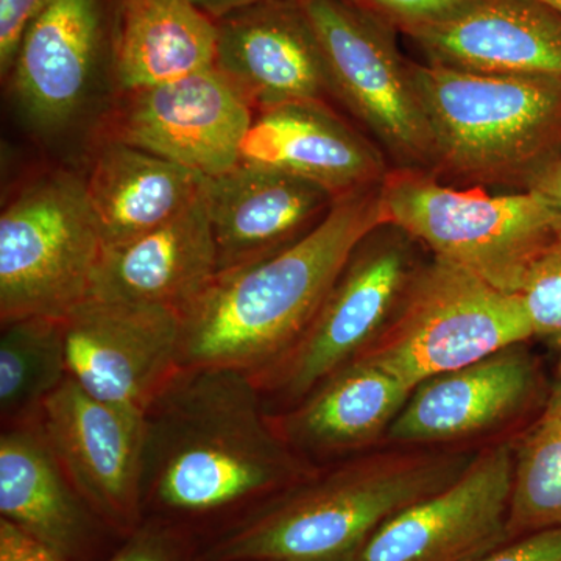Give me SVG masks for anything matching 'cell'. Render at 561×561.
Masks as SVG:
<instances>
[{"mask_svg": "<svg viewBox=\"0 0 561 561\" xmlns=\"http://www.w3.org/2000/svg\"><path fill=\"white\" fill-rule=\"evenodd\" d=\"M373 20L404 33L409 38L416 33L448 21L476 0H342Z\"/></svg>", "mask_w": 561, "mask_h": 561, "instance_id": "83f0119b", "label": "cell"}, {"mask_svg": "<svg viewBox=\"0 0 561 561\" xmlns=\"http://www.w3.org/2000/svg\"><path fill=\"white\" fill-rule=\"evenodd\" d=\"M443 183L513 186L561 146V80L412 61Z\"/></svg>", "mask_w": 561, "mask_h": 561, "instance_id": "277c9868", "label": "cell"}, {"mask_svg": "<svg viewBox=\"0 0 561 561\" xmlns=\"http://www.w3.org/2000/svg\"><path fill=\"white\" fill-rule=\"evenodd\" d=\"M538 2L546 3V5L551 7V9L559 11L561 14V0H538Z\"/></svg>", "mask_w": 561, "mask_h": 561, "instance_id": "d590c367", "label": "cell"}, {"mask_svg": "<svg viewBox=\"0 0 561 561\" xmlns=\"http://www.w3.org/2000/svg\"><path fill=\"white\" fill-rule=\"evenodd\" d=\"M534 337L561 348V230L531 265L518 294Z\"/></svg>", "mask_w": 561, "mask_h": 561, "instance_id": "4316f807", "label": "cell"}, {"mask_svg": "<svg viewBox=\"0 0 561 561\" xmlns=\"http://www.w3.org/2000/svg\"><path fill=\"white\" fill-rule=\"evenodd\" d=\"M423 245L391 221L373 228L346 261L316 319L267 370L253 376L264 400L294 405L356 359L390 323L421 265Z\"/></svg>", "mask_w": 561, "mask_h": 561, "instance_id": "ba28073f", "label": "cell"}, {"mask_svg": "<svg viewBox=\"0 0 561 561\" xmlns=\"http://www.w3.org/2000/svg\"><path fill=\"white\" fill-rule=\"evenodd\" d=\"M0 561H72L28 531L0 518Z\"/></svg>", "mask_w": 561, "mask_h": 561, "instance_id": "1f68e13d", "label": "cell"}, {"mask_svg": "<svg viewBox=\"0 0 561 561\" xmlns=\"http://www.w3.org/2000/svg\"><path fill=\"white\" fill-rule=\"evenodd\" d=\"M250 373L180 367L146 411L144 508L197 519L253 507L312 474Z\"/></svg>", "mask_w": 561, "mask_h": 561, "instance_id": "6da1fadb", "label": "cell"}, {"mask_svg": "<svg viewBox=\"0 0 561 561\" xmlns=\"http://www.w3.org/2000/svg\"><path fill=\"white\" fill-rule=\"evenodd\" d=\"M515 449L508 443L472 457L459 478L382 524L359 561H474L511 538Z\"/></svg>", "mask_w": 561, "mask_h": 561, "instance_id": "4fadbf2b", "label": "cell"}, {"mask_svg": "<svg viewBox=\"0 0 561 561\" xmlns=\"http://www.w3.org/2000/svg\"><path fill=\"white\" fill-rule=\"evenodd\" d=\"M68 375L99 400L146 413L181 367L172 309L87 298L61 319Z\"/></svg>", "mask_w": 561, "mask_h": 561, "instance_id": "7c38bea8", "label": "cell"}, {"mask_svg": "<svg viewBox=\"0 0 561 561\" xmlns=\"http://www.w3.org/2000/svg\"><path fill=\"white\" fill-rule=\"evenodd\" d=\"M471 460L409 449L312 472L238 516L197 561H359L382 524L456 481Z\"/></svg>", "mask_w": 561, "mask_h": 561, "instance_id": "3957f363", "label": "cell"}, {"mask_svg": "<svg viewBox=\"0 0 561 561\" xmlns=\"http://www.w3.org/2000/svg\"><path fill=\"white\" fill-rule=\"evenodd\" d=\"M106 0H49L22 36L9 79L27 119L57 131L81 113L105 54Z\"/></svg>", "mask_w": 561, "mask_h": 561, "instance_id": "9a60e30c", "label": "cell"}, {"mask_svg": "<svg viewBox=\"0 0 561 561\" xmlns=\"http://www.w3.org/2000/svg\"><path fill=\"white\" fill-rule=\"evenodd\" d=\"M381 192L387 221L408 231L432 256L508 294H518L531 265L561 230V213L537 192L459 190L415 169H390Z\"/></svg>", "mask_w": 561, "mask_h": 561, "instance_id": "5b68a950", "label": "cell"}, {"mask_svg": "<svg viewBox=\"0 0 561 561\" xmlns=\"http://www.w3.org/2000/svg\"><path fill=\"white\" fill-rule=\"evenodd\" d=\"M103 239L83 176L44 173L0 216V320L62 319L90 298Z\"/></svg>", "mask_w": 561, "mask_h": 561, "instance_id": "52a82bcc", "label": "cell"}, {"mask_svg": "<svg viewBox=\"0 0 561 561\" xmlns=\"http://www.w3.org/2000/svg\"><path fill=\"white\" fill-rule=\"evenodd\" d=\"M49 0H0V72L9 77L22 36Z\"/></svg>", "mask_w": 561, "mask_h": 561, "instance_id": "f546056e", "label": "cell"}, {"mask_svg": "<svg viewBox=\"0 0 561 561\" xmlns=\"http://www.w3.org/2000/svg\"><path fill=\"white\" fill-rule=\"evenodd\" d=\"M300 2L323 50L332 98L370 133L391 169L432 172L431 125L397 32L342 0Z\"/></svg>", "mask_w": 561, "mask_h": 561, "instance_id": "9c48e42d", "label": "cell"}, {"mask_svg": "<svg viewBox=\"0 0 561 561\" xmlns=\"http://www.w3.org/2000/svg\"><path fill=\"white\" fill-rule=\"evenodd\" d=\"M538 371L522 345L434 376L412 391L387 432L398 446L449 445L516 419L534 400Z\"/></svg>", "mask_w": 561, "mask_h": 561, "instance_id": "e0dca14e", "label": "cell"}, {"mask_svg": "<svg viewBox=\"0 0 561 561\" xmlns=\"http://www.w3.org/2000/svg\"><path fill=\"white\" fill-rule=\"evenodd\" d=\"M411 39L443 68L561 80V14L538 0H476Z\"/></svg>", "mask_w": 561, "mask_h": 561, "instance_id": "d6986e66", "label": "cell"}, {"mask_svg": "<svg viewBox=\"0 0 561 561\" xmlns=\"http://www.w3.org/2000/svg\"><path fill=\"white\" fill-rule=\"evenodd\" d=\"M534 330L522 298L431 256L379 337L356 359L415 390L420 383L522 345Z\"/></svg>", "mask_w": 561, "mask_h": 561, "instance_id": "8992f818", "label": "cell"}, {"mask_svg": "<svg viewBox=\"0 0 561 561\" xmlns=\"http://www.w3.org/2000/svg\"><path fill=\"white\" fill-rule=\"evenodd\" d=\"M561 527V419L542 416L515 449L511 538Z\"/></svg>", "mask_w": 561, "mask_h": 561, "instance_id": "484cf974", "label": "cell"}, {"mask_svg": "<svg viewBox=\"0 0 561 561\" xmlns=\"http://www.w3.org/2000/svg\"><path fill=\"white\" fill-rule=\"evenodd\" d=\"M546 416H557V419H561V376L559 381H557L556 386L549 394L548 405H546Z\"/></svg>", "mask_w": 561, "mask_h": 561, "instance_id": "e575fe53", "label": "cell"}, {"mask_svg": "<svg viewBox=\"0 0 561 561\" xmlns=\"http://www.w3.org/2000/svg\"><path fill=\"white\" fill-rule=\"evenodd\" d=\"M194 2L217 21L227 16L231 11L241 10L243 7L253 5V3L265 2V0H194Z\"/></svg>", "mask_w": 561, "mask_h": 561, "instance_id": "836d02e7", "label": "cell"}, {"mask_svg": "<svg viewBox=\"0 0 561 561\" xmlns=\"http://www.w3.org/2000/svg\"><path fill=\"white\" fill-rule=\"evenodd\" d=\"M219 273L205 192L198 201L140 238L103 250L90 298L161 306L183 312Z\"/></svg>", "mask_w": 561, "mask_h": 561, "instance_id": "ffe728a7", "label": "cell"}, {"mask_svg": "<svg viewBox=\"0 0 561 561\" xmlns=\"http://www.w3.org/2000/svg\"><path fill=\"white\" fill-rule=\"evenodd\" d=\"M124 538L105 561H197L198 549L181 524L171 519L153 516Z\"/></svg>", "mask_w": 561, "mask_h": 561, "instance_id": "f1b7e54d", "label": "cell"}, {"mask_svg": "<svg viewBox=\"0 0 561 561\" xmlns=\"http://www.w3.org/2000/svg\"><path fill=\"white\" fill-rule=\"evenodd\" d=\"M217 22L194 0H117L113 73L128 91L216 62Z\"/></svg>", "mask_w": 561, "mask_h": 561, "instance_id": "cb8c5ba5", "label": "cell"}, {"mask_svg": "<svg viewBox=\"0 0 561 561\" xmlns=\"http://www.w3.org/2000/svg\"><path fill=\"white\" fill-rule=\"evenodd\" d=\"M411 393L389 373L354 359L273 420L298 456L345 454L386 438Z\"/></svg>", "mask_w": 561, "mask_h": 561, "instance_id": "603a6c76", "label": "cell"}, {"mask_svg": "<svg viewBox=\"0 0 561 561\" xmlns=\"http://www.w3.org/2000/svg\"><path fill=\"white\" fill-rule=\"evenodd\" d=\"M206 198L219 273L289 249L316 230L339 201L311 181L249 161L208 179Z\"/></svg>", "mask_w": 561, "mask_h": 561, "instance_id": "2e32d148", "label": "cell"}, {"mask_svg": "<svg viewBox=\"0 0 561 561\" xmlns=\"http://www.w3.org/2000/svg\"><path fill=\"white\" fill-rule=\"evenodd\" d=\"M523 190L537 192L561 213V146L527 175Z\"/></svg>", "mask_w": 561, "mask_h": 561, "instance_id": "d6a6232c", "label": "cell"}, {"mask_svg": "<svg viewBox=\"0 0 561 561\" xmlns=\"http://www.w3.org/2000/svg\"><path fill=\"white\" fill-rule=\"evenodd\" d=\"M241 158L311 181L335 198L381 186L391 169L375 140L319 102L284 103L254 114Z\"/></svg>", "mask_w": 561, "mask_h": 561, "instance_id": "ac0fdd59", "label": "cell"}, {"mask_svg": "<svg viewBox=\"0 0 561 561\" xmlns=\"http://www.w3.org/2000/svg\"><path fill=\"white\" fill-rule=\"evenodd\" d=\"M84 179L105 250L157 230L205 192L208 179L119 140L99 139Z\"/></svg>", "mask_w": 561, "mask_h": 561, "instance_id": "7402d4cb", "label": "cell"}, {"mask_svg": "<svg viewBox=\"0 0 561 561\" xmlns=\"http://www.w3.org/2000/svg\"><path fill=\"white\" fill-rule=\"evenodd\" d=\"M254 110L216 66L119 91L99 139L119 140L214 179L242 161Z\"/></svg>", "mask_w": 561, "mask_h": 561, "instance_id": "30bf717a", "label": "cell"}, {"mask_svg": "<svg viewBox=\"0 0 561 561\" xmlns=\"http://www.w3.org/2000/svg\"><path fill=\"white\" fill-rule=\"evenodd\" d=\"M80 496L105 527L127 537L144 518L146 413L99 400L70 379L36 416Z\"/></svg>", "mask_w": 561, "mask_h": 561, "instance_id": "8fae6325", "label": "cell"}, {"mask_svg": "<svg viewBox=\"0 0 561 561\" xmlns=\"http://www.w3.org/2000/svg\"><path fill=\"white\" fill-rule=\"evenodd\" d=\"M61 319H22L2 324L0 415L3 426L39 415L44 401L68 379Z\"/></svg>", "mask_w": 561, "mask_h": 561, "instance_id": "d4e9b609", "label": "cell"}, {"mask_svg": "<svg viewBox=\"0 0 561 561\" xmlns=\"http://www.w3.org/2000/svg\"><path fill=\"white\" fill-rule=\"evenodd\" d=\"M0 518L79 561L105 524L80 496L51 451L38 421L3 426Z\"/></svg>", "mask_w": 561, "mask_h": 561, "instance_id": "44dd1931", "label": "cell"}, {"mask_svg": "<svg viewBox=\"0 0 561 561\" xmlns=\"http://www.w3.org/2000/svg\"><path fill=\"white\" fill-rule=\"evenodd\" d=\"M216 22L214 66L254 113L332 98L323 50L300 0H265Z\"/></svg>", "mask_w": 561, "mask_h": 561, "instance_id": "5bb4252c", "label": "cell"}, {"mask_svg": "<svg viewBox=\"0 0 561 561\" xmlns=\"http://www.w3.org/2000/svg\"><path fill=\"white\" fill-rule=\"evenodd\" d=\"M381 186L335 201L316 230L267 260L217 273L181 317V367L260 375L316 319L357 243L387 221Z\"/></svg>", "mask_w": 561, "mask_h": 561, "instance_id": "7a4b0ae2", "label": "cell"}, {"mask_svg": "<svg viewBox=\"0 0 561 561\" xmlns=\"http://www.w3.org/2000/svg\"><path fill=\"white\" fill-rule=\"evenodd\" d=\"M474 561H561V527L523 535Z\"/></svg>", "mask_w": 561, "mask_h": 561, "instance_id": "4dcf8cb0", "label": "cell"}]
</instances>
